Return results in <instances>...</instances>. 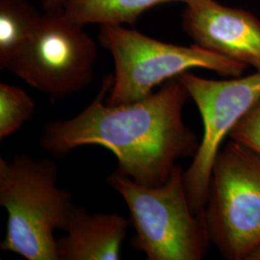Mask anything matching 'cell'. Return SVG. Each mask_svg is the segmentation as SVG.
Wrapping results in <instances>:
<instances>
[{
  "mask_svg": "<svg viewBox=\"0 0 260 260\" xmlns=\"http://www.w3.org/2000/svg\"><path fill=\"white\" fill-rule=\"evenodd\" d=\"M70 0H41L45 12H55L65 9Z\"/></svg>",
  "mask_w": 260,
  "mask_h": 260,
  "instance_id": "14",
  "label": "cell"
},
{
  "mask_svg": "<svg viewBox=\"0 0 260 260\" xmlns=\"http://www.w3.org/2000/svg\"><path fill=\"white\" fill-rule=\"evenodd\" d=\"M107 182L124 201L135 231L132 246L148 260H201L211 243L204 215L190 205L177 165L160 185L142 184L116 170Z\"/></svg>",
  "mask_w": 260,
  "mask_h": 260,
  "instance_id": "3",
  "label": "cell"
},
{
  "mask_svg": "<svg viewBox=\"0 0 260 260\" xmlns=\"http://www.w3.org/2000/svg\"><path fill=\"white\" fill-rule=\"evenodd\" d=\"M113 75L103 76L98 94L82 111L45 123L40 146L56 157L83 146H101L118 160V171L146 185H160L180 159L193 158L200 146L183 120L190 98L177 78L134 103L110 105Z\"/></svg>",
  "mask_w": 260,
  "mask_h": 260,
  "instance_id": "1",
  "label": "cell"
},
{
  "mask_svg": "<svg viewBox=\"0 0 260 260\" xmlns=\"http://www.w3.org/2000/svg\"><path fill=\"white\" fill-rule=\"evenodd\" d=\"M182 28L199 47L260 71V20L251 12L199 0L186 5Z\"/></svg>",
  "mask_w": 260,
  "mask_h": 260,
  "instance_id": "8",
  "label": "cell"
},
{
  "mask_svg": "<svg viewBox=\"0 0 260 260\" xmlns=\"http://www.w3.org/2000/svg\"><path fill=\"white\" fill-rule=\"evenodd\" d=\"M58 166L49 158L0 157V205L7 210L2 251L27 260H58L56 231H64L72 194L57 185Z\"/></svg>",
  "mask_w": 260,
  "mask_h": 260,
  "instance_id": "2",
  "label": "cell"
},
{
  "mask_svg": "<svg viewBox=\"0 0 260 260\" xmlns=\"http://www.w3.org/2000/svg\"><path fill=\"white\" fill-rule=\"evenodd\" d=\"M230 137L260 155V100L234 126Z\"/></svg>",
  "mask_w": 260,
  "mask_h": 260,
  "instance_id": "13",
  "label": "cell"
},
{
  "mask_svg": "<svg viewBox=\"0 0 260 260\" xmlns=\"http://www.w3.org/2000/svg\"><path fill=\"white\" fill-rule=\"evenodd\" d=\"M130 220L117 213H90L74 204L65 236L57 238L58 260H119Z\"/></svg>",
  "mask_w": 260,
  "mask_h": 260,
  "instance_id": "9",
  "label": "cell"
},
{
  "mask_svg": "<svg viewBox=\"0 0 260 260\" xmlns=\"http://www.w3.org/2000/svg\"><path fill=\"white\" fill-rule=\"evenodd\" d=\"M36 111L34 100L22 88L0 83V139L19 131Z\"/></svg>",
  "mask_w": 260,
  "mask_h": 260,
  "instance_id": "12",
  "label": "cell"
},
{
  "mask_svg": "<svg viewBox=\"0 0 260 260\" xmlns=\"http://www.w3.org/2000/svg\"><path fill=\"white\" fill-rule=\"evenodd\" d=\"M177 78L198 107L203 137L191 165L184 172L189 203L195 213L205 207L215 159L234 126L260 100V71L229 79H207L186 72Z\"/></svg>",
  "mask_w": 260,
  "mask_h": 260,
  "instance_id": "7",
  "label": "cell"
},
{
  "mask_svg": "<svg viewBox=\"0 0 260 260\" xmlns=\"http://www.w3.org/2000/svg\"><path fill=\"white\" fill-rule=\"evenodd\" d=\"M211 245L247 260L260 244V155L231 139L215 159L202 210Z\"/></svg>",
  "mask_w": 260,
  "mask_h": 260,
  "instance_id": "5",
  "label": "cell"
},
{
  "mask_svg": "<svg viewBox=\"0 0 260 260\" xmlns=\"http://www.w3.org/2000/svg\"><path fill=\"white\" fill-rule=\"evenodd\" d=\"M100 43L110 52L115 65L106 98L110 105L142 100L155 87L192 69L236 77L248 68L195 44L186 47L164 43L123 25H101Z\"/></svg>",
  "mask_w": 260,
  "mask_h": 260,
  "instance_id": "4",
  "label": "cell"
},
{
  "mask_svg": "<svg viewBox=\"0 0 260 260\" xmlns=\"http://www.w3.org/2000/svg\"><path fill=\"white\" fill-rule=\"evenodd\" d=\"M199 0H70L64 11L81 25L133 24L146 11L169 2L185 5Z\"/></svg>",
  "mask_w": 260,
  "mask_h": 260,
  "instance_id": "10",
  "label": "cell"
},
{
  "mask_svg": "<svg viewBox=\"0 0 260 260\" xmlns=\"http://www.w3.org/2000/svg\"><path fill=\"white\" fill-rule=\"evenodd\" d=\"M42 14L28 0H0V70L17 55L37 27Z\"/></svg>",
  "mask_w": 260,
  "mask_h": 260,
  "instance_id": "11",
  "label": "cell"
},
{
  "mask_svg": "<svg viewBox=\"0 0 260 260\" xmlns=\"http://www.w3.org/2000/svg\"><path fill=\"white\" fill-rule=\"evenodd\" d=\"M98 47L65 11L45 12L25 45L6 66L32 88L66 99L92 83Z\"/></svg>",
  "mask_w": 260,
  "mask_h": 260,
  "instance_id": "6",
  "label": "cell"
},
{
  "mask_svg": "<svg viewBox=\"0 0 260 260\" xmlns=\"http://www.w3.org/2000/svg\"><path fill=\"white\" fill-rule=\"evenodd\" d=\"M247 260H260V244L251 251V254L248 256Z\"/></svg>",
  "mask_w": 260,
  "mask_h": 260,
  "instance_id": "15",
  "label": "cell"
}]
</instances>
